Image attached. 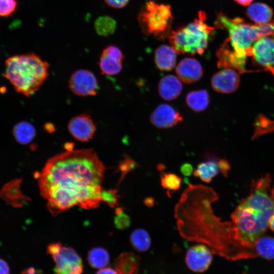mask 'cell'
<instances>
[{
	"instance_id": "20",
	"label": "cell",
	"mask_w": 274,
	"mask_h": 274,
	"mask_svg": "<svg viewBox=\"0 0 274 274\" xmlns=\"http://www.w3.org/2000/svg\"><path fill=\"white\" fill-rule=\"evenodd\" d=\"M140 258L131 252H124L114 261V266L118 274H138Z\"/></svg>"
},
{
	"instance_id": "22",
	"label": "cell",
	"mask_w": 274,
	"mask_h": 274,
	"mask_svg": "<svg viewBox=\"0 0 274 274\" xmlns=\"http://www.w3.org/2000/svg\"><path fill=\"white\" fill-rule=\"evenodd\" d=\"M219 171L218 160L215 157H210L206 161L199 163L194 170L193 175L203 182L210 183Z\"/></svg>"
},
{
	"instance_id": "2",
	"label": "cell",
	"mask_w": 274,
	"mask_h": 274,
	"mask_svg": "<svg viewBox=\"0 0 274 274\" xmlns=\"http://www.w3.org/2000/svg\"><path fill=\"white\" fill-rule=\"evenodd\" d=\"M218 198L211 187L189 184L175 207L180 235L189 241L205 244L213 253L228 259L256 256L238 243L232 222L223 221L214 214L211 205Z\"/></svg>"
},
{
	"instance_id": "34",
	"label": "cell",
	"mask_w": 274,
	"mask_h": 274,
	"mask_svg": "<svg viewBox=\"0 0 274 274\" xmlns=\"http://www.w3.org/2000/svg\"><path fill=\"white\" fill-rule=\"evenodd\" d=\"M218 166L222 175L227 177L230 168L229 162L225 159H220L218 160Z\"/></svg>"
},
{
	"instance_id": "26",
	"label": "cell",
	"mask_w": 274,
	"mask_h": 274,
	"mask_svg": "<svg viewBox=\"0 0 274 274\" xmlns=\"http://www.w3.org/2000/svg\"><path fill=\"white\" fill-rule=\"evenodd\" d=\"M254 249L257 255L268 259L274 258V238L261 236L256 241Z\"/></svg>"
},
{
	"instance_id": "9",
	"label": "cell",
	"mask_w": 274,
	"mask_h": 274,
	"mask_svg": "<svg viewBox=\"0 0 274 274\" xmlns=\"http://www.w3.org/2000/svg\"><path fill=\"white\" fill-rule=\"evenodd\" d=\"M249 56L258 65L274 73V33L257 40L250 49Z\"/></svg>"
},
{
	"instance_id": "8",
	"label": "cell",
	"mask_w": 274,
	"mask_h": 274,
	"mask_svg": "<svg viewBox=\"0 0 274 274\" xmlns=\"http://www.w3.org/2000/svg\"><path fill=\"white\" fill-rule=\"evenodd\" d=\"M47 252L51 255L55 263L57 274H81L83 270L82 259L71 247L60 243H53L47 248Z\"/></svg>"
},
{
	"instance_id": "5",
	"label": "cell",
	"mask_w": 274,
	"mask_h": 274,
	"mask_svg": "<svg viewBox=\"0 0 274 274\" xmlns=\"http://www.w3.org/2000/svg\"><path fill=\"white\" fill-rule=\"evenodd\" d=\"M49 64L34 53L16 55L5 61L4 76L19 93L32 96L47 79Z\"/></svg>"
},
{
	"instance_id": "17",
	"label": "cell",
	"mask_w": 274,
	"mask_h": 274,
	"mask_svg": "<svg viewBox=\"0 0 274 274\" xmlns=\"http://www.w3.org/2000/svg\"><path fill=\"white\" fill-rule=\"evenodd\" d=\"M176 73L180 80L186 84H191L201 78L203 71L198 60L192 58H185L178 64Z\"/></svg>"
},
{
	"instance_id": "19",
	"label": "cell",
	"mask_w": 274,
	"mask_h": 274,
	"mask_svg": "<svg viewBox=\"0 0 274 274\" xmlns=\"http://www.w3.org/2000/svg\"><path fill=\"white\" fill-rule=\"evenodd\" d=\"M182 90L180 79L174 75H167L162 78L158 85L160 96L165 100H171L178 97Z\"/></svg>"
},
{
	"instance_id": "37",
	"label": "cell",
	"mask_w": 274,
	"mask_h": 274,
	"mask_svg": "<svg viewBox=\"0 0 274 274\" xmlns=\"http://www.w3.org/2000/svg\"><path fill=\"white\" fill-rule=\"evenodd\" d=\"M10 269L8 263L4 259L0 258V274H10Z\"/></svg>"
},
{
	"instance_id": "41",
	"label": "cell",
	"mask_w": 274,
	"mask_h": 274,
	"mask_svg": "<svg viewBox=\"0 0 274 274\" xmlns=\"http://www.w3.org/2000/svg\"><path fill=\"white\" fill-rule=\"evenodd\" d=\"M268 227L273 231L274 232V212L273 213L272 215L270 217L269 223H268Z\"/></svg>"
},
{
	"instance_id": "16",
	"label": "cell",
	"mask_w": 274,
	"mask_h": 274,
	"mask_svg": "<svg viewBox=\"0 0 274 274\" xmlns=\"http://www.w3.org/2000/svg\"><path fill=\"white\" fill-rule=\"evenodd\" d=\"M21 179H16L6 183L0 189V197L14 208H20L30 199L22 193L20 189Z\"/></svg>"
},
{
	"instance_id": "15",
	"label": "cell",
	"mask_w": 274,
	"mask_h": 274,
	"mask_svg": "<svg viewBox=\"0 0 274 274\" xmlns=\"http://www.w3.org/2000/svg\"><path fill=\"white\" fill-rule=\"evenodd\" d=\"M182 120L181 115L167 104L159 105L150 116L152 124L159 128L173 127Z\"/></svg>"
},
{
	"instance_id": "25",
	"label": "cell",
	"mask_w": 274,
	"mask_h": 274,
	"mask_svg": "<svg viewBox=\"0 0 274 274\" xmlns=\"http://www.w3.org/2000/svg\"><path fill=\"white\" fill-rule=\"evenodd\" d=\"M130 242L132 247L141 252L147 251L151 245V239L149 233L143 228H136L131 232Z\"/></svg>"
},
{
	"instance_id": "21",
	"label": "cell",
	"mask_w": 274,
	"mask_h": 274,
	"mask_svg": "<svg viewBox=\"0 0 274 274\" xmlns=\"http://www.w3.org/2000/svg\"><path fill=\"white\" fill-rule=\"evenodd\" d=\"M246 14L255 24L262 25L271 21L273 11L265 4L255 3L249 5Z\"/></svg>"
},
{
	"instance_id": "40",
	"label": "cell",
	"mask_w": 274,
	"mask_h": 274,
	"mask_svg": "<svg viewBox=\"0 0 274 274\" xmlns=\"http://www.w3.org/2000/svg\"><path fill=\"white\" fill-rule=\"evenodd\" d=\"M237 4L242 6H249L252 2L253 0H234Z\"/></svg>"
},
{
	"instance_id": "11",
	"label": "cell",
	"mask_w": 274,
	"mask_h": 274,
	"mask_svg": "<svg viewBox=\"0 0 274 274\" xmlns=\"http://www.w3.org/2000/svg\"><path fill=\"white\" fill-rule=\"evenodd\" d=\"M210 248L204 244L192 246L187 251L185 262L192 271L201 272L206 271L212 261V254Z\"/></svg>"
},
{
	"instance_id": "13",
	"label": "cell",
	"mask_w": 274,
	"mask_h": 274,
	"mask_svg": "<svg viewBox=\"0 0 274 274\" xmlns=\"http://www.w3.org/2000/svg\"><path fill=\"white\" fill-rule=\"evenodd\" d=\"M240 77L237 72L231 68H224L215 73L211 79L213 89L221 93H231L238 88Z\"/></svg>"
},
{
	"instance_id": "24",
	"label": "cell",
	"mask_w": 274,
	"mask_h": 274,
	"mask_svg": "<svg viewBox=\"0 0 274 274\" xmlns=\"http://www.w3.org/2000/svg\"><path fill=\"white\" fill-rule=\"evenodd\" d=\"M186 101L192 110L201 112L207 108L210 101L209 95L206 90L193 91L187 95Z\"/></svg>"
},
{
	"instance_id": "23",
	"label": "cell",
	"mask_w": 274,
	"mask_h": 274,
	"mask_svg": "<svg viewBox=\"0 0 274 274\" xmlns=\"http://www.w3.org/2000/svg\"><path fill=\"white\" fill-rule=\"evenodd\" d=\"M13 133L17 142L26 145L35 138L36 131L33 125L27 121H21L14 127Z\"/></svg>"
},
{
	"instance_id": "31",
	"label": "cell",
	"mask_w": 274,
	"mask_h": 274,
	"mask_svg": "<svg viewBox=\"0 0 274 274\" xmlns=\"http://www.w3.org/2000/svg\"><path fill=\"white\" fill-rule=\"evenodd\" d=\"M119 197L120 196L118 194L117 189H101L100 192V200L106 202L111 208H115L119 204Z\"/></svg>"
},
{
	"instance_id": "18",
	"label": "cell",
	"mask_w": 274,
	"mask_h": 274,
	"mask_svg": "<svg viewBox=\"0 0 274 274\" xmlns=\"http://www.w3.org/2000/svg\"><path fill=\"white\" fill-rule=\"evenodd\" d=\"M177 53L172 47L166 45L159 46L155 51V62L162 71H170L176 64Z\"/></svg>"
},
{
	"instance_id": "7",
	"label": "cell",
	"mask_w": 274,
	"mask_h": 274,
	"mask_svg": "<svg viewBox=\"0 0 274 274\" xmlns=\"http://www.w3.org/2000/svg\"><path fill=\"white\" fill-rule=\"evenodd\" d=\"M138 20L145 35L164 38L170 32L173 21L170 7L149 1L140 10Z\"/></svg>"
},
{
	"instance_id": "32",
	"label": "cell",
	"mask_w": 274,
	"mask_h": 274,
	"mask_svg": "<svg viewBox=\"0 0 274 274\" xmlns=\"http://www.w3.org/2000/svg\"><path fill=\"white\" fill-rule=\"evenodd\" d=\"M115 214L114 220L115 227L121 230L128 228L130 225V219L129 216L124 212L123 209L120 207L117 208Z\"/></svg>"
},
{
	"instance_id": "1",
	"label": "cell",
	"mask_w": 274,
	"mask_h": 274,
	"mask_svg": "<svg viewBox=\"0 0 274 274\" xmlns=\"http://www.w3.org/2000/svg\"><path fill=\"white\" fill-rule=\"evenodd\" d=\"M105 170L92 149L66 151L48 159L38 178L40 194L51 214L75 206L98 207Z\"/></svg>"
},
{
	"instance_id": "3",
	"label": "cell",
	"mask_w": 274,
	"mask_h": 274,
	"mask_svg": "<svg viewBox=\"0 0 274 274\" xmlns=\"http://www.w3.org/2000/svg\"><path fill=\"white\" fill-rule=\"evenodd\" d=\"M274 212V185L269 174L253 180L250 194L242 199L230 215L236 240L255 252L256 241L268 228Z\"/></svg>"
},
{
	"instance_id": "6",
	"label": "cell",
	"mask_w": 274,
	"mask_h": 274,
	"mask_svg": "<svg viewBox=\"0 0 274 274\" xmlns=\"http://www.w3.org/2000/svg\"><path fill=\"white\" fill-rule=\"evenodd\" d=\"M206 13L200 11L193 22L170 32L169 43L178 54L193 55L204 52L209 36L215 29L206 23Z\"/></svg>"
},
{
	"instance_id": "10",
	"label": "cell",
	"mask_w": 274,
	"mask_h": 274,
	"mask_svg": "<svg viewBox=\"0 0 274 274\" xmlns=\"http://www.w3.org/2000/svg\"><path fill=\"white\" fill-rule=\"evenodd\" d=\"M68 86L75 94L81 96L95 95L98 89L94 75L87 70H79L71 75Z\"/></svg>"
},
{
	"instance_id": "39",
	"label": "cell",
	"mask_w": 274,
	"mask_h": 274,
	"mask_svg": "<svg viewBox=\"0 0 274 274\" xmlns=\"http://www.w3.org/2000/svg\"><path fill=\"white\" fill-rule=\"evenodd\" d=\"M155 199L151 197L148 196L146 197L144 200V204L149 208H152L155 205Z\"/></svg>"
},
{
	"instance_id": "33",
	"label": "cell",
	"mask_w": 274,
	"mask_h": 274,
	"mask_svg": "<svg viewBox=\"0 0 274 274\" xmlns=\"http://www.w3.org/2000/svg\"><path fill=\"white\" fill-rule=\"evenodd\" d=\"M16 0H0V17H8L16 10Z\"/></svg>"
},
{
	"instance_id": "12",
	"label": "cell",
	"mask_w": 274,
	"mask_h": 274,
	"mask_svg": "<svg viewBox=\"0 0 274 274\" xmlns=\"http://www.w3.org/2000/svg\"><path fill=\"white\" fill-rule=\"evenodd\" d=\"M67 129L75 139L85 142L89 141L93 138L96 126L89 115L82 114L72 118L69 121Z\"/></svg>"
},
{
	"instance_id": "35",
	"label": "cell",
	"mask_w": 274,
	"mask_h": 274,
	"mask_svg": "<svg viewBox=\"0 0 274 274\" xmlns=\"http://www.w3.org/2000/svg\"><path fill=\"white\" fill-rule=\"evenodd\" d=\"M106 4L114 8H122L125 6L129 0H105Z\"/></svg>"
},
{
	"instance_id": "28",
	"label": "cell",
	"mask_w": 274,
	"mask_h": 274,
	"mask_svg": "<svg viewBox=\"0 0 274 274\" xmlns=\"http://www.w3.org/2000/svg\"><path fill=\"white\" fill-rule=\"evenodd\" d=\"M116 27V21L108 16H100L95 22V30L101 36L106 37L112 35L114 32Z\"/></svg>"
},
{
	"instance_id": "36",
	"label": "cell",
	"mask_w": 274,
	"mask_h": 274,
	"mask_svg": "<svg viewBox=\"0 0 274 274\" xmlns=\"http://www.w3.org/2000/svg\"><path fill=\"white\" fill-rule=\"evenodd\" d=\"M181 173L185 176H190L193 172V166L189 163H184L180 167Z\"/></svg>"
},
{
	"instance_id": "14",
	"label": "cell",
	"mask_w": 274,
	"mask_h": 274,
	"mask_svg": "<svg viewBox=\"0 0 274 274\" xmlns=\"http://www.w3.org/2000/svg\"><path fill=\"white\" fill-rule=\"evenodd\" d=\"M124 56L117 47L110 45L104 49L99 61V68L103 74L112 76L119 73L122 68Z\"/></svg>"
},
{
	"instance_id": "38",
	"label": "cell",
	"mask_w": 274,
	"mask_h": 274,
	"mask_svg": "<svg viewBox=\"0 0 274 274\" xmlns=\"http://www.w3.org/2000/svg\"><path fill=\"white\" fill-rule=\"evenodd\" d=\"M96 274H118V273L113 268L106 267L99 270Z\"/></svg>"
},
{
	"instance_id": "4",
	"label": "cell",
	"mask_w": 274,
	"mask_h": 274,
	"mask_svg": "<svg viewBox=\"0 0 274 274\" xmlns=\"http://www.w3.org/2000/svg\"><path fill=\"white\" fill-rule=\"evenodd\" d=\"M215 25L228 33L216 52L218 67L231 68L241 73L246 72L247 58L255 42L274 33V20L262 25L252 24L240 17L228 18L222 13L218 14Z\"/></svg>"
},
{
	"instance_id": "29",
	"label": "cell",
	"mask_w": 274,
	"mask_h": 274,
	"mask_svg": "<svg viewBox=\"0 0 274 274\" xmlns=\"http://www.w3.org/2000/svg\"><path fill=\"white\" fill-rule=\"evenodd\" d=\"M182 179L177 175L171 173L161 172L160 183L163 188L168 191H177L180 187Z\"/></svg>"
},
{
	"instance_id": "30",
	"label": "cell",
	"mask_w": 274,
	"mask_h": 274,
	"mask_svg": "<svg viewBox=\"0 0 274 274\" xmlns=\"http://www.w3.org/2000/svg\"><path fill=\"white\" fill-rule=\"evenodd\" d=\"M140 166V165L131 157L127 155H124V158L120 161L118 165V170L121 172L119 183L125 178L126 175Z\"/></svg>"
},
{
	"instance_id": "27",
	"label": "cell",
	"mask_w": 274,
	"mask_h": 274,
	"mask_svg": "<svg viewBox=\"0 0 274 274\" xmlns=\"http://www.w3.org/2000/svg\"><path fill=\"white\" fill-rule=\"evenodd\" d=\"M87 260L92 267L101 268L108 264L110 257L108 252L105 249L97 247L92 248L89 251Z\"/></svg>"
}]
</instances>
